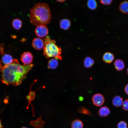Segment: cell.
<instances>
[{
    "label": "cell",
    "instance_id": "obj_7",
    "mask_svg": "<svg viewBox=\"0 0 128 128\" xmlns=\"http://www.w3.org/2000/svg\"><path fill=\"white\" fill-rule=\"evenodd\" d=\"M44 41L43 39L39 38H35L33 40L32 45L35 49L39 50L44 47Z\"/></svg>",
    "mask_w": 128,
    "mask_h": 128
},
{
    "label": "cell",
    "instance_id": "obj_2",
    "mask_svg": "<svg viewBox=\"0 0 128 128\" xmlns=\"http://www.w3.org/2000/svg\"><path fill=\"white\" fill-rule=\"evenodd\" d=\"M30 21L33 25H46L50 22L52 18L50 10L48 4L39 2L30 10Z\"/></svg>",
    "mask_w": 128,
    "mask_h": 128
},
{
    "label": "cell",
    "instance_id": "obj_29",
    "mask_svg": "<svg viewBox=\"0 0 128 128\" xmlns=\"http://www.w3.org/2000/svg\"><path fill=\"white\" fill-rule=\"evenodd\" d=\"M0 128H3V126L2 125L1 120L0 119Z\"/></svg>",
    "mask_w": 128,
    "mask_h": 128
},
{
    "label": "cell",
    "instance_id": "obj_11",
    "mask_svg": "<svg viewBox=\"0 0 128 128\" xmlns=\"http://www.w3.org/2000/svg\"><path fill=\"white\" fill-rule=\"evenodd\" d=\"M110 113V109L107 106L101 107L99 110L98 114L101 117H105L109 115Z\"/></svg>",
    "mask_w": 128,
    "mask_h": 128
},
{
    "label": "cell",
    "instance_id": "obj_30",
    "mask_svg": "<svg viewBox=\"0 0 128 128\" xmlns=\"http://www.w3.org/2000/svg\"><path fill=\"white\" fill-rule=\"evenodd\" d=\"M57 1L60 2H63L65 1L64 0H57Z\"/></svg>",
    "mask_w": 128,
    "mask_h": 128
},
{
    "label": "cell",
    "instance_id": "obj_26",
    "mask_svg": "<svg viewBox=\"0 0 128 128\" xmlns=\"http://www.w3.org/2000/svg\"><path fill=\"white\" fill-rule=\"evenodd\" d=\"M3 44H2L0 45V53L1 54V55H4V54L3 49Z\"/></svg>",
    "mask_w": 128,
    "mask_h": 128
},
{
    "label": "cell",
    "instance_id": "obj_14",
    "mask_svg": "<svg viewBox=\"0 0 128 128\" xmlns=\"http://www.w3.org/2000/svg\"><path fill=\"white\" fill-rule=\"evenodd\" d=\"M3 55L2 60L5 65L10 64L13 62V59L11 55L8 54H5Z\"/></svg>",
    "mask_w": 128,
    "mask_h": 128
},
{
    "label": "cell",
    "instance_id": "obj_32",
    "mask_svg": "<svg viewBox=\"0 0 128 128\" xmlns=\"http://www.w3.org/2000/svg\"><path fill=\"white\" fill-rule=\"evenodd\" d=\"M21 128H27L25 127H23Z\"/></svg>",
    "mask_w": 128,
    "mask_h": 128
},
{
    "label": "cell",
    "instance_id": "obj_20",
    "mask_svg": "<svg viewBox=\"0 0 128 128\" xmlns=\"http://www.w3.org/2000/svg\"><path fill=\"white\" fill-rule=\"evenodd\" d=\"M78 110L79 113L84 114L89 116L92 115L91 113L84 107H82L79 109Z\"/></svg>",
    "mask_w": 128,
    "mask_h": 128
},
{
    "label": "cell",
    "instance_id": "obj_10",
    "mask_svg": "<svg viewBox=\"0 0 128 128\" xmlns=\"http://www.w3.org/2000/svg\"><path fill=\"white\" fill-rule=\"evenodd\" d=\"M114 65L115 69L118 71L122 70L124 69L125 67L123 61L120 59L116 60L114 62Z\"/></svg>",
    "mask_w": 128,
    "mask_h": 128
},
{
    "label": "cell",
    "instance_id": "obj_22",
    "mask_svg": "<svg viewBox=\"0 0 128 128\" xmlns=\"http://www.w3.org/2000/svg\"><path fill=\"white\" fill-rule=\"evenodd\" d=\"M35 96V94L34 93L32 92L30 93L29 95V96H27V99L28 100H29V102L28 105L27 107V109H28V106L30 104H31L30 102L31 101L33 100L34 99Z\"/></svg>",
    "mask_w": 128,
    "mask_h": 128
},
{
    "label": "cell",
    "instance_id": "obj_23",
    "mask_svg": "<svg viewBox=\"0 0 128 128\" xmlns=\"http://www.w3.org/2000/svg\"><path fill=\"white\" fill-rule=\"evenodd\" d=\"M117 127V128H127V126L125 122L122 121L118 123Z\"/></svg>",
    "mask_w": 128,
    "mask_h": 128
},
{
    "label": "cell",
    "instance_id": "obj_12",
    "mask_svg": "<svg viewBox=\"0 0 128 128\" xmlns=\"http://www.w3.org/2000/svg\"><path fill=\"white\" fill-rule=\"evenodd\" d=\"M123 102V99L120 96H116L113 98L112 103L113 105L116 107L121 106Z\"/></svg>",
    "mask_w": 128,
    "mask_h": 128
},
{
    "label": "cell",
    "instance_id": "obj_17",
    "mask_svg": "<svg viewBox=\"0 0 128 128\" xmlns=\"http://www.w3.org/2000/svg\"><path fill=\"white\" fill-rule=\"evenodd\" d=\"M72 128H83V124L82 121L79 119L74 120L71 125Z\"/></svg>",
    "mask_w": 128,
    "mask_h": 128
},
{
    "label": "cell",
    "instance_id": "obj_21",
    "mask_svg": "<svg viewBox=\"0 0 128 128\" xmlns=\"http://www.w3.org/2000/svg\"><path fill=\"white\" fill-rule=\"evenodd\" d=\"M87 5L90 9L93 10L95 9L97 6V3L96 1L93 0H88Z\"/></svg>",
    "mask_w": 128,
    "mask_h": 128
},
{
    "label": "cell",
    "instance_id": "obj_31",
    "mask_svg": "<svg viewBox=\"0 0 128 128\" xmlns=\"http://www.w3.org/2000/svg\"><path fill=\"white\" fill-rule=\"evenodd\" d=\"M127 74L128 75V68H127Z\"/></svg>",
    "mask_w": 128,
    "mask_h": 128
},
{
    "label": "cell",
    "instance_id": "obj_6",
    "mask_svg": "<svg viewBox=\"0 0 128 128\" xmlns=\"http://www.w3.org/2000/svg\"><path fill=\"white\" fill-rule=\"evenodd\" d=\"M33 56L29 51L24 52L21 55L20 60L24 65L30 64L32 62Z\"/></svg>",
    "mask_w": 128,
    "mask_h": 128
},
{
    "label": "cell",
    "instance_id": "obj_5",
    "mask_svg": "<svg viewBox=\"0 0 128 128\" xmlns=\"http://www.w3.org/2000/svg\"><path fill=\"white\" fill-rule=\"evenodd\" d=\"M93 104L97 106L102 105L105 102V98L100 93H96L94 95L92 98Z\"/></svg>",
    "mask_w": 128,
    "mask_h": 128
},
{
    "label": "cell",
    "instance_id": "obj_9",
    "mask_svg": "<svg viewBox=\"0 0 128 128\" xmlns=\"http://www.w3.org/2000/svg\"><path fill=\"white\" fill-rule=\"evenodd\" d=\"M102 59L105 63L110 64L112 63L114 59V55L111 53L106 52L103 55Z\"/></svg>",
    "mask_w": 128,
    "mask_h": 128
},
{
    "label": "cell",
    "instance_id": "obj_24",
    "mask_svg": "<svg viewBox=\"0 0 128 128\" xmlns=\"http://www.w3.org/2000/svg\"><path fill=\"white\" fill-rule=\"evenodd\" d=\"M122 107L123 110L128 111V99L123 101Z\"/></svg>",
    "mask_w": 128,
    "mask_h": 128
},
{
    "label": "cell",
    "instance_id": "obj_16",
    "mask_svg": "<svg viewBox=\"0 0 128 128\" xmlns=\"http://www.w3.org/2000/svg\"><path fill=\"white\" fill-rule=\"evenodd\" d=\"M94 63V61L92 59L89 57H87L85 58L83 64L86 68H90L93 66Z\"/></svg>",
    "mask_w": 128,
    "mask_h": 128
},
{
    "label": "cell",
    "instance_id": "obj_4",
    "mask_svg": "<svg viewBox=\"0 0 128 128\" xmlns=\"http://www.w3.org/2000/svg\"><path fill=\"white\" fill-rule=\"evenodd\" d=\"M35 32L37 37H45L47 35L48 30L45 25H41L37 26L35 30Z\"/></svg>",
    "mask_w": 128,
    "mask_h": 128
},
{
    "label": "cell",
    "instance_id": "obj_19",
    "mask_svg": "<svg viewBox=\"0 0 128 128\" xmlns=\"http://www.w3.org/2000/svg\"><path fill=\"white\" fill-rule=\"evenodd\" d=\"M22 24V21L18 18L14 19L12 22L13 26L15 29L17 30H19L21 28Z\"/></svg>",
    "mask_w": 128,
    "mask_h": 128
},
{
    "label": "cell",
    "instance_id": "obj_1",
    "mask_svg": "<svg viewBox=\"0 0 128 128\" xmlns=\"http://www.w3.org/2000/svg\"><path fill=\"white\" fill-rule=\"evenodd\" d=\"M33 65L32 64L21 65L17 59H13L11 63L2 66L1 81L7 85H18L22 83Z\"/></svg>",
    "mask_w": 128,
    "mask_h": 128
},
{
    "label": "cell",
    "instance_id": "obj_27",
    "mask_svg": "<svg viewBox=\"0 0 128 128\" xmlns=\"http://www.w3.org/2000/svg\"><path fill=\"white\" fill-rule=\"evenodd\" d=\"M124 91L128 95V84L125 86L124 88Z\"/></svg>",
    "mask_w": 128,
    "mask_h": 128
},
{
    "label": "cell",
    "instance_id": "obj_13",
    "mask_svg": "<svg viewBox=\"0 0 128 128\" xmlns=\"http://www.w3.org/2000/svg\"><path fill=\"white\" fill-rule=\"evenodd\" d=\"M119 9L123 13L128 14V1H124L121 2L119 6Z\"/></svg>",
    "mask_w": 128,
    "mask_h": 128
},
{
    "label": "cell",
    "instance_id": "obj_28",
    "mask_svg": "<svg viewBox=\"0 0 128 128\" xmlns=\"http://www.w3.org/2000/svg\"><path fill=\"white\" fill-rule=\"evenodd\" d=\"M2 67V63L1 61L0 60V72L1 71V69Z\"/></svg>",
    "mask_w": 128,
    "mask_h": 128
},
{
    "label": "cell",
    "instance_id": "obj_25",
    "mask_svg": "<svg viewBox=\"0 0 128 128\" xmlns=\"http://www.w3.org/2000/svg\"><path fill=\"white\" fill-rule=\"evenodd\" d=\"M112 0H101L100 2L102 4L106 5H108L110 4L112 2Z\"/></svg>",
    "mask_w": 128,
    "mask_h": 128
},
{
    "label": "cell",
    "instance_id": "obj_18",
    "mask_svg": "<svg viewBox=\"0 0 128 128\" xmlns=\"http://www.w3.org/2000/svg\"><path fill=\"white\" fill-rule=\"evenodd\" d=\"M58 62L56 59H52L50 60L48 63V68L52 69L56 68L58 66Z\"/></svg>",
    "mask_w": 128,
    "mask_h": 128
},
{
    "label": "cell",
    "instance_id": "obj_8",
    "mask_svg": "<svg viewBox=\"0 0 128 128\" xmlns=\"http://www.w3.org/2000/svg\"><path fill=\"white\" fill-rule=\"evenodd\" d=\"M31 125L34 128H43L45 122L41 120V116L35 120H32L29 122Z\"/></svg>",
    "mask_w": 128,
    "mask_h": 128
},
{
    "label": "cell",
    "instance_id": "obj_3",
    "mask_svg": "<svg viewBox=\"0 0 128 128\" xmlns=\"http://www.w3.org/2000/svg\"><path fill=\"white\" fill-rule=\"evenodd\" d=\"M45 46L43 48V55L47 59L54 57L60 60L62 59L61 50L56 44L54 40H52L48 36L44 38Z\"/></svg>",
    "mask_w": 128,
    "mask_h": 128
},
{
    "label": "cell",
    "instance_id": "obj_15",
    "mask_svg": "<svg viewBox=\"0 0 128 128\" xmlns=\"http://www.w3.org/2000/svg\"><path fill=\"white\" fill-rule=\"evenodd\" d=\"M60 24L61 28L66 30L69 28L70 22L69 20L68 19H63L60 21Z\"/></svg>",
    "mask_w": 128,
    "mask_h": 128
}]
</instances>
